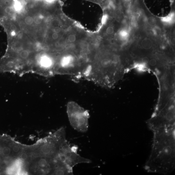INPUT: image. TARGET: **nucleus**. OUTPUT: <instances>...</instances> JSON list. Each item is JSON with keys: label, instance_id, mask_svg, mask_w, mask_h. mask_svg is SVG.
<instances>
[{"label": "nucleus", "instance_id": "obj_4", "mask_svg": "<svg viewBox=\"0 0 175 175\" xmlns=\"http://www.w3.org/2000/svg\"><path fill=\"white\" fill-rule=\"evenodd\" d=\"M160 21L165 24L168 25H172L175 22V13L172 12L165 17H161Z\"/></svg>", "mask_w": 175, "mask_h": 175}, {"label": "nucleus", "instance_id": "obj_3", "mask_svg": "<svg viewBox=\"0 0 175 175\" xmlns=\"http://www.w3.org/2000/svg\"><path fill=\"white\" fill-rule=\"evenodd\" d=\"M77 146L71 147L66 140L60 146L57 156L63 162L73 168L80 163H89L91 162L90 160L82 157L77 153Z\"/></svg>", "mask_w": 175, "mask_h": 175}, {"label": "nucleus", "instance_id": "obj_2", "mask_svg": "<svg viewBox=\"0 0 175 175\" xmlns=\"http://www.w3.org/2000/svg\"><path fill=\"white\" fill-rule=\"evenodd\" d=\"M67 113L70 123L74 129L80 132H86L89 128V112L73 101L67 106Z\"/></svg>", "mask_w": 175, "mask_h": 175}, {"label": "nucleus", "instance_id": "obj_11", "mask_svg": "<svg viewBox=\"0 0 175 175\" xmlns=\"http://www.w3.org/2000/svg\"><path fill=\"white\" fill-rule=\"evenodd\" d=\"M114 29L112 26H109L107 28L106 32L108 34H111L113 33Z\"/></svg>", "mask_w": 175, "mask_h": 175}, {"label": "nucleus", "instance_id": "obj_7", "mask_svg": "<svg viewBox=\"0 0 175 175\" xmlns=\"http://www.w3.org/2000/svg\"><path fill=\"white\" fill-rule=\"evenodd\" d=\"M33 23L35 24L36 26L40 25L42 22L44 17L42 14H35V16H33Z\"/></svg>", "mask_w": 175, "mask_h": 175}, {"label": "nucleus", "instance_id": "obj_1", "mask_svg": "<svg viewBox=\"0 0 175 175\" xmlns=\"http://www.w3.org/2000/svg\"><path fill=\"white\" fill-rule=\"evenodd\" d=\"M175 126L159 129L153 133L152 151L145 165L150 173L167 175L175 168Z\"/></svg>", "mask_w": 175, "mask_h": 175}, {"label": "nucleus", "instance_id": "obj_15", "mask_svg": "<svg viewBox=\"0 0 175 175\" xmlns=\"http://www.w3.org/2000/svg\"><path fill=\"white\" fill-rule=\"evenodd\" d=\"M58 33H53L52 35V37L53 38V39H56L58 37Z\"/></svg>", "mask_w": 175, "mask_h": 175}, {"label": "nucleus", "instance_id": "obj_10", "mask_svg": "<svg viewBox=\"0 0 175 175\" xmlns=\"http://www.w3.org/2000/svg\"><path fill=\"white\" fill-rule=\"evenodd\" d=\"M149 64L151 66L155 67L157 64V61L155 58H152L149 61Z\"/></svg>", "mask_w": 175, "mask_h": 175}, {"label": "nucleus", "instance_id": "obj_5", "mask_svg": "<svg viewBox=\"0 0 175 175\" xmlns=\"http://www.w3.org/2000/svg\"><path fill=\"white\" fill-rule=\"evenodd\" d=\"M153 42L150 38H143L140 43V46L142 49L145 50H150L152 48Z\"/></svg>", "mask_w": 175, "mask_h": 175}, {"label": "nucleus", "instance_id": "obj_9", "mask_svg": "<svg viewBox=\"0 0 175 175\" xmlns=\"http://www.w3.org/2000/svg\"><path fill=\"white\" fill-rule=\"evenodd\" d=\"M146 21L148 25L152 27L155 26L157 23L156 19L153 17H149L147 18Z\"/></svg>", "mask_w": 175, "mask_h": 175}, {"label": "nucleus", "instance_id": "obj_8", "mask_svg": "<svg viewBox=\"0 0 175 175\" xmlns=\"http://www.w3.org/2000/svg\"><path fill=\"white\" fill-rule=\"evenodd\" d=\"M24 22L25 25H27L28 26H30L33 25V18L32 15L31 14L25 16L24 19Z\"/></svg>", "mask_w": 175, "mask_h": 175}, {"label": "nucleus", "instance_id": "obj_6", "mask_svg": "<svg viewBox=\"0 0 175 175\" xmlns=\"http://www.w3.org/2000/svg\"><path fill=\"white\" fill-rule=\"evenodd\" d=\"M119 35L121 40L124 42L126 41L130 37L129 31L127 29H123L119 31Z\"/></svg>", "mask_w": 175, "mask_h": 175}, {"label": "nucleus", "instance_id": "obj_14", "mask_svg": "<svg viewBox=\"0 0 175 175\" xmlns=\"http://www.w3.org/2000/svg\"><path fill=\"white\" fill-rule=\"evenodd\" d=\"M61 29L58 27H56L53 29L54 32L57 33H60L61 31Z\"/></svg>", "mask_w": 175, "mask_h": 175}, {"label": "nucleus", "instance_id": "obj_12", "mask_svg": "<svg viewBox=\"0 0 175 175\" xmlns=\"http://www.w3.org/2000/svg\"><path fill=\"white\" fill-rule=\"evenodd\" d=\"M76 40V37L75 35L73 34H71L69 36L68 40L70 42H73L75 41Z\"/></svg>", "mask_w": 175, "mask_h": 175}, {"label": "nucleus", "instance_id": "obj_13", "mask_svg": "<svg viewBox=\"0 0 175 175\" xmlns=\"http://www.w3.org/2000/svg\"><path fill=\"white\" fill-rule=\"evenodd\" d=\"M124 7L127 9H129L130 7V3L129 2H125L124 3Z\"/></svg>", "mask_w": 175, "mask_h": 175}]
</instances>
